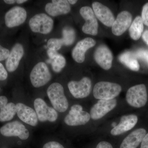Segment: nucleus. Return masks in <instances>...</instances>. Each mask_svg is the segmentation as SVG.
<instances>
[{
	"label": "nucleus",
	"mask_w": 148,
	"mask_h": 148,
	"mask_svg": "<svg viewBox=\"0 0 148 148\" xmlns=\"http://www.w3.org/2000/svg\"><path fill=\"white\" fill-rule=\"evenodd\" d=\"M47 93L49 99L56 110L64 112L69 108V103L64 93L62 85L54 82L48 88Z\"/></svg>",
	"instance_id": "f257e3e1"
},
{
	"label": "nucleus",
	"mask_w": 148,
	"mask_h": 148,
	"mask_svg": "<svg viewBox=\"0 0 148 148\" xmlns=\"http://www.w3.org/2000/svg\"><path fill=\"white\" fill-rule=\"evenodd\" d=\"M121 90V86L118 84L100 82L94 86L93 95L95 99L99 100H112L117 97Z\"/></svg>",
	"instance_id": "f03ea898"
},
{
	"label": "nucleus",
	"mask_w": 148,
	"mask_h": 148,
	"mask_svg": "<svg viewBox=\"0 0 148 148\" xmlns=\"http://www.w3.org/2000/svg\"><path fill=\"white\" fill-rule=\"evenodd\" d=\"M126 100L130 106L141 108L145 106L147 101V93L145 85H136L130 87L126 94Z\"/></svg>",
	"instance_id": "7ed1b4c3"
},
{
	"label": "nucleus",
	"mask_w": 148,
	"mask_h": 148,
	"mask_svg": "<svg viewBox=\"0 0 148 148\" xmlns=\"http://www.w3.org/2000/svg\"><path fill=\"white\" fill-rule=\"evenodd\" d=\"M51 74L47 64L40 62L32 69L30 75L32 84L35 88H39L45 85L51 79Z\"/></svg>",
	"instance_id": "20e7f679"
},
{
	"label": "nucleus",
	"mask_w": 148,
	"mask_h": 148,
	"mask_svg": "<svg viewBox=\"0 0 148 148\" xmlns=\"http://www.w3.org/2000/svg\"><path fill=\"white\" fill-rule=\"evenodd\" d=\"M29 26L33 32L47 34L53 29V21L51 17L45 14H38L30 19Z\"/></svg>",
	"instance_id": "39448f33"
},
{
	"label": "nucleus",
	"mask_w": 148,
	"mask_h": 148,
	"mask_svg": "<svg viewBox=\"0 0 148 148\" xmlns=\"http://www.w3.org/2000/svg\"><path fill=\"white\" fill-rule=\"evenodd\" d=\"M90 119V114L83 110V107L81 105L75 104L71 107L64 121L69 126H77L85 125L89 121Z\"/></svg>",
	"instance_id": "423d86ee"
},
{
	"label": "nucleus",
	"mask_w": 148,
	"mask_h": 148,
	"mask_svg": "<svg viewBox=\"0 0 148 148\" xmlns=\"http://www.w3.org/2000/svg\"><path fill=\"white\" fill-rule=\"evenodd\" d=\"M34 107L39 121L54 122L57 120L58 118L57 111L53 108L49 107L42 98H39L35 99Z\"/></svg>",
	"instance_id": "0eeeda50"
},
{
	"label": "nucleus",
	"mask_w": 148,
	"mask_h": 148,
	"mask_svg": "<svg viewBox=\"0 0 148 148\" xmlns=\"http://www.w3.org/2000/svg\"><path fill=\"white\" fill-rule=\"evenodd\" d=\"M1 134L6 137H18L21 140H26L29 137V132L25 125L15 121L4 125L0 129Z\"/></svg>",
	"instance_id": "6e6552de"
},
{
	"label": "nucleus",
	"mask_w": 148,
	"mask_h": 148,
	"mask_svg": "<svg viewBox=\"0 0 148 148\" xmlns=\"http://www.w3.org/2000/svg\"><path fill=\"white\" fill-rule=\"evenodd\" d=\"M91 80L86 77L79 81H70L68 84L70 92L76 98H84L88 96L91 91Z\"/></svg>",
	"instance_id": "1a4fd4ad"
},
{
	"label": "nucleus",
	"mask_w": 148,
	"mask_h": 148,
	"mask_svg": "<svg viewBox=\"0 0 148 148\" xmlns=\"http://www.w3.org/2000/svg\"><path fill=\"white\" fill-rule=\"evenodd\" d=\"M79 12L85 20L82 28L83 32L87 34L96 36L98 33V24L92 9L88 6L83 7Z\"/></svg>",
	"instance_id": "9d476101"
},
{
	"label": "nucleus",
	"mask_w": 148,
	"mask_h": 148,
	"mask_svg": "<svg viewBox=\"0 0 148 148\" xmlns=\"http://www.w3.org/2000/svg\"><path fill=\"white\" fill-rule=\"evenodd\" d=\"M27 12L21 7H14L10 9L5 15V22L6 27L9 28L20 26L26 21Z\"/></svg>",
	"instance_id": "9b49d317"
},
{
	"label": "nucleus",
	"mask_w": 148,
	"mask_h": 148,
	"mask_svg": "<svg viewBox=\"0 0 148 148\" xmlns=\"http://www.w3.org/2000/svg\"><path fill=\"white\" fill-rule=\"evenodd\" d=\"M116 105L117 101L115 99L99 100L90 109V118L94 120L101 119L114 109Z\"/></svg>",
	"instance_id": "f8f14e48"
},
{
	"label": "nucleus",
	"mask_w": 148,
	"mask_h": 148,
	"mask_svg": "<svg viewBox=\"0 0 148 148\" xmlns=\"http://www.w3.org/2000/svg\"><path fill=\"white\" fill-rule=\"evenodd\" d=\"M94 58L95 62L104 70H108L112 67V53L105 45H101L96 48L94 53Z\"/></svg>",
	"instance_id": "ddd939ff"
},
{
	"label": "nucleus",
	"mask_w": 148,
	"mask_h": 148,
	"mask_svg": "<svg viewBox=\"0 0 148 148\" xmlns=\"http://www.w3.org/2000/svg\"><path fill=\"white\" fill-rule=\"evenodd\" d=\"M132 21V15L129 12H121L115 19L112 27V32L115 36H121L130 27Z\"/></svg>",
	"instance_id": "4468645a"
},
{
	"label": "nucleus",
	"mask_w": 148,
	"mask_h": 148,
	"mask_svg": "<svg viewBox=\"0 0 148 148\" xmlns=\"http://www.w3.org/2000/svg\"><path fill=\"white\" fill-rule=\"evenodd\" d=\"M16 106V114L19 119L31 126H36L39 120L34 109L21 103H17Z\"/></svg>",
	"instance_id": "2eb2a0df"
},
{
	"label": "nucleus",
	"mask_w": 148,
	"mask_h": 148,
	"mask_svg": "<svg viewBox=\"0 0 148 148\" xmlns=\"http://www.w3.org/2000/svg\"><path fill=\"white\" fill-rule=\"evenodd\" d=\"M24 54L23 46L20 43H16L13 46L9 55L5 62L6 69L10 73L15 71L18 68L20 61Z\"/></svg>",
	"instance_id": "dca6fc26"
},
{
	"label": "nucleus",
	"mask_w": 148,
	"mask_h": 148,
	"mask_svg": "<svg viewBox=\"0 0 148 148\" xmlns=\"http://www.w3.org/2000/svg\"><path fill=\"white\" fill-rule=\"evenodd\" d=\"M96 42L90 38H86L78 42L72 50V56L78 63H82L85 58V53L95 45Z\"/></svg>",
	"instance_id": "f3484780"
},
{
	"label": "nucleus",
	"mask_w": 148,
	"mask_h": 148,
	"mask_svg": "<svg viewBox=\"0 0 148 148\" xmlns=\"http://www.w3.org/2000/svg\"><path fill=\"white\" fill-rule=\"evenodd\" d=\"M92 8L95 16L104 25L112 27L115 21L114 16L108 8L98 2L92 3Z\"/></svg>",
	"instance_id": "a211bd4d"
},
{
	"label": "nucleus",
	"mask_w": 148,
	"mask_h": 148,
	"mask_svg": "<svg viewBox=\"0 0 148 148\" xmlns=\"http://www.w3.org/2000/svg\"><path fill=\"white\" fill-rule=\"evenodd\" d=\"M138 121V116L135 114L123 116L121 118L119 123L111 130V135L118 136L123 134L135 127Z\"/></svg>",
	"instance_id": "6ab92c4d"
},
{
	"label": "nucleus",
	"mask_w": 148,
	"mask_h": 148,
	"mask_svg": "<svg viewBox=\"0 0 148 148\" xmlns=\"http://www.w3.org/2000/svg\"><path fill=\"white\" fill-rule=\"evenodd\" d=\"M45 10L51 16H56L69 13L71 7L68 1L53 0L46 5Z\"/></svg>",
	"instance_id": "aec40b11"
},
{
	"label": "nucleus",
	"mask_w": 148,
	"mask_h": 148,
	"mask_svg": "<svg viewBox=\"0 0 148 148\" xmlns=\"http://www.w3.org/2000/svg\"><path fill=\"white\" fill-rule=\"evenodd\" d=\"M147 134L144 128L135 130L126 136L120 145L119 148H137Z\"/></svg>",
	"instance_id": "412c9836"
},
{
	"label": "nucleus",
	"mask_w": 148,
	"mask_h": 148,
	"mask_svg": "<svg viewBox=\"0 0 148 148\" xmlns=\"http://www.w3.org/2000/svg\"><path fill=\"white\" fill-rule=\"evenodd\" d=\"M119 61L125 66L134 71H138L140 65L134 53L130 51H125L119 57Z\"/></svg>",
	"instance_id": "4be33fe9"
},
{
	"label": "nucleus",
	"mask_w": 148,
	"mask_h": 148,
	"mask_svg": "<svg viewBox=\"0 0 148 148\" xmlns=\"http://www.w3.org/2000/svg\"><path fill=\"white\" fill-rule=\"evenodd\" d=\"M142 17L137 16L132 21L129 29L130 35L132 39L137 40L141 37L144 29Z\"/></svg>",
	"instance_id": "5701e85b"
},
{
	"label": "nucleus",
	"mask_w": 148,
	"mask_h": 148,
	"mask_svg": "<svg viewBox=\"0 0 148 148\" xmlns=\"http://www.w3.org/2000/svg\"><path fill=\"white\" fill-rule=\"evenodd\" d=\"M16 114V106L13 103H8L0 108V121L11 120Z\"/></svg>",
	"instance_id": "b1692460"
},
{
	"label": "nucleus",
	"mask_w": 148,
	"mask_h": 148,
	"mask_svg": "<svg viewBox=\"0 0 148 148\" xmlns=\"http://www.w3.org/2000/svg\"><path fill=\"white\" fill-rule=\"evenodd\" d=\"M48 63L51 64L53 71L58 73H60L66 66V60L63 56L58 53L53 60L49 59Z\"/></svg>",
	"instance_id": "393cba45"
},
{
	"label": "nucleus",
	"mask_w": 148,
	"mask_h": 148,
	"mask_svg": "<svg viewBox=\"0 0 148 148\" xmlns=\"http://www.w3.org/2000/svg\"><path fill=\"white\" fill-rule=\"evenodd\" d=\"M64 45L69 46L71 45L75 39V32L73 29L71 27H67L63 29L62 32Z\"/></svg>",
	"instance_id": "a878e982"
},
{
	"label": "nucleus",
	"mask_w": 148,
	"mask_h": 148,
	"mask_svg": "<svg viewBox=\"0 0 148 148\" xmlns=\"http://www.w3.org/2000/svg\"><path fill=\"white\" fill-rule=\"evenodd\" d=\"M64 45V41L62 38H52L49 40L47 42V47L49 49L56 51L59 50Z\"/></svg>",
	"instance_id": "bb28decb"
},
{
	"label": "nucleus",
	"mask_w": 148,
	"mask_h": 148,
	"mask_svg": "<svg viewBox=\"0 0 148 148\" xmlns=\"http://www.w3.org/2000/svg\"><path fill=\"white\" fill-rule=\"evenodd\" d=\"M136 58H138L145 61L148 65V50L141 49L137 51L134 53Z\"/></svg>",
	"instance_id": "cd10ccee"
},
{
	"label": "nucleus",
	"mask_w": 148,
	"mask_h": 148,
	"mask_svg": "<svg viewBox=\"0 0 148 148\" xmlns=\"http://www.w3.org/2000/svg\"><path fill=\"white\" fill-rule=\"evenodd\" d=\"M141 17L143 24L148 26V3H147L143 6Z\"/></svg>",
	"instance_id": "c85d7f7f"
},
{
	"label": "nucleus",
	"mask_w": 148,
	"mask_h": 148,
	"mask_svg": "<svg viewBox=\"0 0 148 148\" xmlns=\"http://www.w3.org/2000/svg\"><path fill=\"white\" fill-rule=\"evenodd\" d=\"M10 51L6 48L3 47L0 44V61L6 60L9 55Z\"/></svg>",
	"instance_id": "c756f323"
},
{
	"label": "nucleus",
	"mask_w": 148,
	"mask_h": 148,
	"mask_svg": "<svg viewBox=\"0 0 148 148\" xmlns=\"http://www.w3.org/2000/svg\"><path fill=\"white\" fill-rule=\"evenodd\" d=\"M42 148H65L63 145L56 141H50L46 143Z\"/></svg>",
	"instance_id": "7c9ffc66"
},
{
	"label": "nucleus",
	"mask_w": 148,
	"mask_h": 148,
	"mask_svg": "<svg viewBox=\"0 0 148 148\" xmlns=\"http://www.w3.org/2000/svg\"><path fill=\"white\" fill-rule=\"evenodd\" d=\"M8 77L7 71L4 66L0 63V81L5 80Z\"/></svg>",
	"instance_id": "2f4dec72"
},
{
	"label": "nucleus",
	"mask_w": 148,
	"mask_h": 148,
	"mask_svg": "<svg viewBox=\"0 0 148 148\" xmlns=\"http://www.w3.org/2000/svg\"><path fill=\"white\" fill-rule=\"evenodd\" d=\"M95 148H114L111 143L106 141L99 142L95 146Z\"/></svg>",
	"instance_id": "473e14b6"
},
{
	"label": "nucleus",
	"mask_w": 148,
	"mask_h": 148,
	"mask_svg": "<svg viewBox=\"0 0 148 148\" xmlns=\"http://www.w3.org/2000/svg\"><path fill=\"white\" fill-rule=\"evenodd\" d=\"M140 148H148V133L143 138Z\"/></svg>",
	"instance_id": "72a5a7b5"
},
{
	"label": "nucleus",
	"mask_w": 148,
	"mask_h": 148,
	"mask_svg": "<svg viewBox=\"0 0 148 148\" xmlns=\"http://www.w3.org/2000/svg\"><path fill=\"white\" fill-rule=\"evenodd\" d=\"M47 53L50 60H53L58 53L56 51L48 49L47 51Z\"/></svg>",
	"instance_id": "f704fd0d"
},
{
	"label": "nucleus",
	"mask_w": 148,
	"mask_h": 148,
	"mask_svg": "<svg viewBox=\"0 0 148 148\" xmlns=\"http://www.w3.org/2000/svg\"><path fill=\"white\" fill-rule=\"evenodd\" d=\"M8 100L6 97L5 96H0V108L6 105L8 103Z\"/></svg>",
	"instance_id": "c9c22d12"
},
{
	"label": "nucleus",
	"mask_w": 148,
	"mask_h": 148,
	"mask_svg": "<svg viewBox=\"0 0 148 148\" xmlns=\"http://www.w3.org/2000/svg\"><path fill=\"white\" fill-rule=\"evenodd\" d=\"M142 38L144 41L146 43L148 42V30H146L144 32L142 36Z\"/></svg>",
	"instance_id": "e433bc0d"
},
{
	"label": "nucleus",
	"mask_w": 148,
	"mask_h": 148,
	"mask_svg": "<svg viewBox=\"0 0 148 148\" xmlns=\"http://www.w3.org/2000/svg\"><path fill=\"white\" fill-rule=\"evenodd\" d=\"M4 2L7 4H13L14 3H16L15 0H4Z\"/></svg>",
	"instance_id": "4c0bfd02"
},
{
	"label": "nucleus",
	"mask_w": 148,
	"mask_h": 148,
	"mask_svg": "<svg viewBox=\"0 0 148 148\" xmlns=\"http://www.w3.org/2000/svg\"><path fill=\"white\" fill-rule=\"evenodd\" d=\"M27 0H17L16 1V3L18 4H21L23 3L27 2Z\"/></svg>",
	"instance_id": "58836bf2"
},
{
	"label": "nucleus",
	"mask_w": 148,
	"mask_h": 148,
	"mask_svg": "<svg viewBox=\"0 0 148 148\" xmlns=\"http://www.w3.org/2000/svg\"><path fill=\"white\" fill-rule=\"evenodd\" d=\"M77 1H75V0H69V1H68L69 3L72 5L75 4L77 2Z\"/></svg>",
	"instance_id": "ea45409f"
},
{
	"label": "nucleus",
	"mask_w": 148,
	"mask_h": 148,
	"mask_svg": "<svg viewBox=\"0 0 148 148\" xmlns=\"http://www.w3.org/2000/svg\"><path fill=\"white\" fill-rule=\"evenodd\" d=\"M147 45H148V42H147Z\"/></svg>",
	"instance_id": "a19ab883"
}]
</instances>
